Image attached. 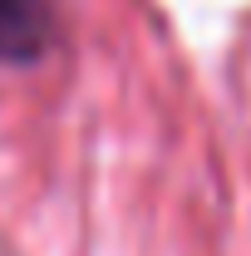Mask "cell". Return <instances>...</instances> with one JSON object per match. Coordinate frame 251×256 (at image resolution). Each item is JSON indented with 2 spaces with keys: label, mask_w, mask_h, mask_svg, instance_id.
<instances>
[{
  "label": "cell",
  "mask_w": 251,
  "mask_h": 256,
  "mask_svg": "<svg viewBox=\"0 0 251 256\" xmlns=\"http://www.w3.org/2000/svg\"><path fill=\"white\" fill-rule=\"evenodd\" d=\"M54 40L50 0H0V64H34Z\"/></svg>",
  "instance_id": "6da1fadb"
}]
</instances>
